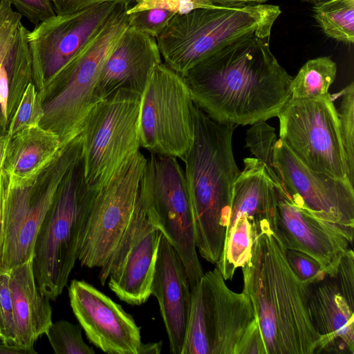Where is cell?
I'll list each match as a JSON object with an SVG mask.
<instances>
[{
	"label": "cell",
	"mask_w": 354,
	"mask_h": 354,
	"mask_svg": "<svg viewBox=\"0 0 354 354\" xmlns=\"http://www.w3.org/2000/svg\"><path fill=\"white\" fill-rule=\"evenodd\" d=\"M270 37L248 34L218 48L182 75L194 103L221 123L277 117L293 77L270 50Z\"/></svg>",
	"instance_id": "cell-1"
},
{
	"label": "cell",
	"mask_w": 354,
	"mask_h": 354,
	"mask_svg": "<svg viewBox=\"0 0 354 354\" xmlns=\"http://www.w3.org/2000/svg\"><path fill=\"white\" fill-rule=\"evenodd\" d=\"M273 224L254 227L250 256L241 268L266 354H314L318 335L307 306L308 286L290 268Z\"/></svg>",
	"instance_id": "cell-2"
},
{
	"label": "cell",
	"mask_w": 354,
	"mask_h": 354,
	"mask_svg": "<svg viewBox=\"0 0 354 354\" xmlns=\"http://www.w3.org/2000/svg\"><path fill=\"white\" fill-rule=\"evenodd\" d=\"M194 139L183 162L197 250L216 264L223 251L234 183L240 174L232 151L236 124L211 118L195 104Z\"/></svg>",
	"instance_id": "cell-3"
},
{
	"label": "cell",
	"mask_w": 354,
	"mask_h": 354,
	"mask_svg": "<svg viewBox=\"0 0 354 354\" xmlns=\"http://www.w3.org/2000/svg\"><path fill=\"white\" fill-rule=\"evenodd\" d=\"M281 13L270 4L198 8L175 14L156 39L164 64L183 75L232 40L252 33L270 37Z\"/></svg>",
	"instance_id": "cell-4"
},
{
	"label": "cell",
	"mask_w": 354,
	"mask_h": 354,
	"mask_svg": "<svg viewBox=\"0 0 354 354\" xmlns=\"http://www.w3.org/2000/svg\"><path fill=\"white\" fill-rule=\"evenodd\" d=\"M129 4H121L107 22L55 76L43 95L39 125L55 133L62 146L78 136L96 104L94 94L102 67L129 26Z\"/></svg>",
	"instance_id": "cell-5"
},
{
	"label": "cell",
	"mask_w": 354,
	"mask_h": 354,
	"mask_svg": "<svg viewBox=\"0 0 354 354\" xmlns=\"http://www.w3.org/2000/svg\"><path fill=\"white\" fill-rule=\"evenodd\" d=\"M97 192L85 182L82 156L62 182L36 236L32 268L39 290L55 300L78 257L81 234Z\"/></svg>",
	"instance_id": "cell-6"
},
{
	"label": "cell",
	"mask_w": 354,
	"mask_h": 354,
	"mask_svg": "<svg viewBox=\"0 0 354 354\" xmlns=\"http://www.w3.org/2000/svg\"><path fill=\"white\" fill-rule=\"evenodd\" d=\"M141 95L120 91L97 102L82 131V162L85 182L97 192L141 147Z\"/></svg>",
	"instance_id": "cell-7"
},
{
	"label": "cell",
	"mask_w": 354,
	"mask_h": 354,
	"mask_svg": "<svg viewBox=\"0 0 354 354\" xmlns=\"http://www.w3.org/2000/svg\"><path fill=\"white\" fill-rule=\"evenodd\" d=\"M138 199L150 221L180 257L192 290L204 272L197 253L185 171L178 158L151 153L147 158Z\"/></svg>",
	"instance_id": "cell-8"
},
{
	"label": "cell",
	"mask_w": 354,
	"mask_h": 354,
	"mask_svg": "<svg viewBox=\"0 0 354 354\" xmlns=\"http://www.w3.org/2000/svg\"><path fill=\"white\" fill-rule=\"evenodd\" d=\"M192 292L182 354H236L258 324L248 297L230 290L216 268L204 272Z\"/></svg>",
	"instance_id": "cell-9"
},
{
	"label": "cell",
	"mask_w": 354,
	"mask_h": 354,
	"mask_svg": "<svg viewBox=\"0 0 354 354\" xmlns=\"http://www.w3.org/2000/svg\"><path fill=\"white\" fill-rule=\"evenodd\" d=\"M194 103L181 75L156 66L141 95V147L184 160L194 139Z\"/></svg>",
	"instance_id": "cell-10"
},
{
	"label": "cell",
	"mask_w": 354,
	"mask_h": 354,
	"mask_svg": "<svg viewBox=\"0 0 354 354\" xmlns=\"http://www.w3.org/2000/svg\"><path fill=\"white\" fill-rule=\"evenodd\" d=\"M79 135L60 153L41 178L32 185L11 189L6 194L3 222L1 271H9L33 257L36 236L64 177L81 158Z\"/></svg>",
	"instance_id": "cell-11"
},
{
	"label": "cell",
	"mask_w": 354,
	"mask_h": 354,
	"mask_svg": "<svg viewBox=\"0 0 354 354\" xmlns=\"http://www.w3.org/2000/svg\"><path fill=\"white\" fill-rule=\"evenodd\" d=\"M279 138L311 170L349 181L337 111L330 95L290 99L278 115Z\"/></svg>",
	"instance_id": "cell-12"
},
{
	"label": "cell",
	"mask_w": 354,
	"mask_h": 354,
	"mask_svg": "<svg viewBox=\"0 0 354 354\" xmlns=\"http://www.w3.org/2000/svg\"><path fill=\"white\" fill-rule=\"evenodd\" d=\"M146 162L138 151L96 192L80 236L82 266L102 267L115 248L133 214Z\"/></svg>",
	"instance_id": "cell-13"
},
{
	"label": "cell",
	"mask_w": 354,
	"mask_h": 354,
	"mask_svg": "<svg viewBox=\"0 0 354 354\" xmlns=\"http://www.w3.org/2000/svg\"><path fill=\"white\" fill-rule=\"evenodd\" d=\"M121 4L123 3L106 2L68 15L55 14L28 31L32 82L41 100L55 76L101 29Z\"/></svg>",
	"instance_id": "cell-14"
},
{
	"label": "cell",
	"mask_w": 354,
	"mask_h": 354,
	"mask_svg": "<svg viewBox=\"0 0 354 354\" xmlns=\"http://www.w3.org/2000/svg\"><path fill=\"white\" fill-rule=\"evenodd\" d=\"M160 236L138 197L129 223L100 268V283L104 286L108 280L110 290L129 305L145 304L151 295Z\"/></svg>",
	"instance_id": "cell-15"
},
{
	"label": "cell",
	"mask_w": 354,
	"mask_h": 354,
	"mask_svg": "<svg viewBox=\"0 0 354 354\" xmlns=\"http://www.w3.org/2000/svg\"><path fill=\"white\" fill-rule=\"evenodd\" d=\"M274 164L287 198L318 218L354 230V188L349 181L311 170L280 138Z\"/></svg>",
	"instance_id": "cell-16"
},
{
	"label": "cell",
	"mask_w": 354,
	"mask_h": 354,
	"mask_svg": "<svg viewBox=\"0 0 354 354\" xmlns=\"http://www.w3.org/2000/svg\"><path fill=\"white\" fill-rule=\"evenodd\" d=\"M68 297L91 343L109 354H138L140 327L120 304L84 280L71 282Z\"/></svg>",
	"instance_id": "cell-17"
},
{
	"label": "cell",
	"mask_w": 354,
	"mask_h": 354,
	"mask_svg": "<svg viewBox=\"0 0 354 354\" xmlns=\"http://www.w3.org/2000/svg\"><path fill=\"white\" fill-rule=\"evenodd\" d=\"M277 194L274 230L284 248L308 255L328 275H334L353 243L354 230L318 218L284 194Z\"/></svg>",
	"instance_id": "cell-18"
},
{
	"label": "cell",
	"mask_w": 354,
	"mask_h": 354,
	"mask_svg": "<svg viewBox=\"0 0 354 354\" xmlns=\"http://www.w3.org/2000/svg\"><path fill=\"white\" fill-rule=\"evenodd\" d=\"M162 57L156 38L129 26L106 59L96 85V103L120 91L142 95Z\"/></svg>",
	"instance_id": "cell-19"
},
{
	"label": "cell",
	"mask_w": 354,
	"mask_h": 354,
	"mask_svg": "<svg viewBox=\"0 0 354 354\" xmlns=\"http://www.w3.org/2000/svg\"><path fill=\"white\" fill-rule=\"evenodd\" d=\"M151 295L159 304L170 352L182 354L192 304V292L178 253L161 233Z\"/></svg>",
	"instance_id": "cell-20"
},
{
	"label": "cell",
	"mask_w": 354,
	"mask_h": 354,
	"mask_svg": "<svg viewBox=\"0 0 354 354\" xmlns=\"http://www.w3.org/2000/svg\"><path fill=\"white\" fill-rule=\"evenodd\" d=\"M307 306L319 337L314 354H354V301L333 275L308 286Z\"/></svg>",
	"instance_id": "cell-21"
},
{
	"label": "cell",
	"mask_w": 354,
	"mask_h": 354,
	"mask_svg": "<svg viewBox=\"0 0 354 354\" xmlns=\"http://www.w3.org/2000/svg\"><path fill=\"white\" fill-rule=\"evenodd\" d=\"M62 148L59 136L40 125L10 137L2 168L11 189L32 185L51 165Z\"/></svg>",
	"instance_id": "cell-22"
},
{
	"label": "cell",
	"mask_w": 354,
	"mask_h": 354,
	"mask_svg": "<svg viewBox=\"0 0 354 354\" xmlns=\"http://www.w3.org/2000/svg\"><path fill=\"white\" fill-rule=\"evenodd\" d=\"M15 344L33 348L36 340L52 324L50 298L39 289L32 258L10 270Z\"/></svg>",
	"instance_id": "cell-23"
},
{
	"label": "cell",
	"mask_w": 354,
	"mask_h": 354,
	"mask_svg": "<svg viewBox=\"0 0 354 354\" xmlns=\"http://www.w3.org/2000/svg\"><path fill=\"white\" fill-rule=\"evenodd\" d=\"M243 162L244 169L233 186L225 236L243 215L253 226L266 220L275 227L277 194L268 169L256 158H246Z\"/></svg>",
	"instance_id": "cell-24"
},
{
	"label": "cell",
	"mask_w": 354,
	"mask_h": 354,
	"mask_svg": "<svg viewBox=\"0 0 354 354\" xmlns=\"http://www.w3.org/2000/svg\"><path fill=\"white\" fill-rule=\"evenodd\" d=\"M337 71V64L330 56L309 59L292 78L290 99L328 97V89L335 80Z\"/></svg>",
	"instance_id": "cell-25"
},
{
	"label": "cell",
	"mask_w": 354,
	"mask_h": 354,
	"mask_svg": "<svg viewBox=\"0 0 354 354\" xmlns=\"http://www.w3.org/2000/svg\"><path fill=\"white\" fill-rule=\"evenodd\" d=\"M314 18L324 34L346 44L354 42V0H328L314 4Z\"/></svg>",
	"instance_id": "cell-26"
},
{
	"label": "cell",
	"mask_w": 354,
	"mask_h": 354,
	"mask_svg": "<svg viewBox=\"0 0 354 354\" xmlns=\"http://www.w3.org/2000/svg\"><path fill=\"white\" fill-rule=\"evenodd\" d=\"M254 236L251 222L245 215L241 216L226 235L222 253L216 263L225 281L231 280L236 270L248 261Z\"/></svg>",
	"instance_id": "cell-27"
},
{
	"label": "cell",
	"mask_w": 354,
	"mask_h": 354,
	"mask_svg": "<svg viewBox=\"0 0 354 354\" xmlns=\"http://www.w3.org/2000/svg\"><path fill=\"white\" fill-rule=\"evenodd\" d=\"M277 140L274 129L266 121L252 124L246 132V147L256 158L266 166L277 191L283 193L280 180L275 173L274 164V149Z\"/></svg>",
	"instance_id": "cell-28"
},
{
	"label": "cell",
	"mask_w": 354,
	"mask_h": 354,
	"mask_svg": "<svg viewBox=\"0 0 354 354\" xmlns=\"http://www.w3.org/2000/svg\"><path fill=\"white\" fill-rule=\"evenodd\" d=\"M342 101L337 111L340 138L343 147L349 182L354 185V84L340 93Z\"/></svg>",
	"instance_id": "cell-29"
},
{
	"label": "cell",
	"mask_w": 354,
	"mask_h": 354,
	"mask_svg": "<svg viewBox=\"0 0 354 354\" xmlns=\"http://www.w3.org/2000/svg\"><path fill=\"white\" fill-rule=\"evenodd\" d=\"M56 354H94L82 336V327L66 320L52 322L45 333Z\"/></svg>",
	"instance_id": "cell-30"
},
{
	"label": "cell",
	"mask_w": 354,
	"mask_h": 354,
	"mask_svg": "<svg viewBox=\"0 0 354 354\" xmlns=\"http://www.w3.org/2000/svg\"><path fill=\"white\" fill-rule=\"evenodd\" d=\"M44 115L43 101L35 85L30 82L9 121L7 134L12 137L21 130L39 125Z\"/></svg>",
	"instance_id": "cell-31"
},
{
	"label": "cell",
	"mask_w": 354,
	"mask_h": 354,
	"mask_svg": "<svg viewBox=\"0 0 354 354\" xmlns=\"http://www.w3.org/2000/svg\"><path fill=\"white\" fill-rule=\"evenodd\" d=\"M0 334L1 342L15 344V326L10 270L0 272Z\"/></svg>",
	"instance_id": "cell-32"
},
{
	"label": "cell",
	"mask_w": 354,
	"mask_h": 354,
	"mask_svg": "<svg viewBox=\"0 0 354 354\" xmlns=\"http://www.w3.org/2000/svg\"><path fill=\"white\" fill-rule=\"evenodd\" d=\"M215 5L211 0H136L127 10V14L149 10L163 9L175 14H185L198 8H211Z\"/></svg>",
	"instance_id": "cell-33"
},
{
	"label": "cell",
	"mask_w": 354,
	"mask_h": 354,
	"mask_svg": "<svg viewBox=\"0 0 354 354\" xmlns=\"http://www.w3.org/2000/svg\"><path fill=\"white\" fill-rule=\"evenodd\" d=\"M175 13L163 9H149L129 14V26L156 38L167 26Z\"/></svg>",
	"instance_id": "cell-34"
},
{
	"label": "cell",
	"mask_w": 354,
	"mask_h": 354,
	"mask_svg": "<svg viewBox=\"0 0 354 354\" xmlns=\"http://www.w3.org/2000/svg\"><path fill=\"white\" fill-rule=\"evenodd\" d=\"M285 254L290 268L306 285L321 281L328 276L320 265L308 255L290 249H286Z\"/></svg>",
	"instance_id": "cell-35"
},
{
	"label": "cell",
	"mask_w": 354,
	"mask_h": 354,
	"mask_svg": "<svg viewBox=\"0 0 354 354\" xmlns=\"http://www.w3.org/2000/svg\"><path fill=\"white\" fill-rule=\"evenodd\" d=\"M8 1L22 17L37 25L56 13L50 0H0Z\"/></svg>",
	"instance_id": "cell-36"
},
{
	"label": "cell",
	"mask_w": 354,
	"mask_h": 354,
	"mask_svg": "<svg viewBox=\"0 0 354 354\" xmlns=\"http://www.w3.org/2000/svg\"><path fill=\"white\" fill-rule=\"evenodd\" d=\"M57 15H68L106 2L131 5L136 0H50Z\"/></svg>",
	"instance_id": "cell-37"
},
{
	"label": "cell",
	"mask_w": 354,
	"mask_h": 354,
	"mask_svg": "<svg viewBox=\"0 0 354 354\" xmlns=\"http://www.w3.org/2000/svg\"><path fill=\"white\" fill-rule=\"evenodd\" d=\"M8 187V180L2 167L0 168V272L2 269V255L3 245V207L6 194Z\"/></svg>",
	"instance_id": "cell-38"
},
{
	"label": "cell",
	"mask_w": 354,
	"mask_h": 354,
	"mask_svg": "<svg viewBox=\"0 0 354 354\" xmlns=\"http://www.w3.org/2000/svg\"><path fill=\"white\" fill-rule=\"evenodd\" d=\"M34 348L18 344L0 343V354H35Z\"/></svg>",
	"instance_id": "cell-39"
},
{
	"label": "cell",
	"mask_w": 354,
	"mask_h": 354,
	"mask_svg": "<svg viewBox=\"0 0 354 354\" xmlns=\"http://www.w3.org/2000/svg\"><path fill=\"white\" fill-rule=\"evenodd\" d=\"M216 6L240 7L252 4H262L268 0H211Z\"/></svg>",
	"instance_id": "cell-40"
},
{
	"label": "cell",
	"mask_w": 354,
	"mask_h": 354,
	"mask_svg": "<svg viewBox=\"0 0 354 354\" xmlns=\"http://www.w3.org/2000/svg\"><path fill=\"white\" fill-rule=\"evenodd\" d=\"M162 346V341L147 344L141 342L138 349V354H159L161 352Z\"/></svg>",
	"instance_id": "cell-41"
},
{
	"label": "cell",
	"mask_w": 354,
	"mask_h": 354,
	"mask_svg": "<svg viewBox=\"0 0 354 354\" xmlns=\"http://www.w3.org/2000/svg\"><path fill=\"white\" fill-rule=\"evenodd\" d=\"M10 137L7 134L0 136V168L2 167L6 148Z\"/></svg>",
	"instance_id": "cell-42"
},
{
	"label": "cell",
	"mask_w": 354,
	"mask_h": 354,
	"mask_svg": "<svg viewBox=\"0 0 354 354\" xmlns=\"http://www.w3.org/2000/svg\"><path fill=\"white\" fill-rule=\"evenodd\" d=\"M302 1H305V2H307V3H311V4H316L317 3H319V2H322V1H328V0H301Z\"/></svg>",
	"instance_id": "cell-43"
},
{
	"label": "cell",
	"mask_w": 354,
	"mask_h": 354,
	"mask_svg": "<svg viewBox=\"0 0 354 354\" xmlns=\"http://www.w3.org/2000/svg\"><path fill=\"white\" fill-rule=\"evenodd\" d=\"M0 336H1V334H0Z\"/></svg>",
	"instance_id": "cell-44"
}]
</instances>
